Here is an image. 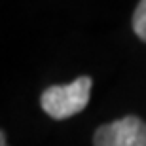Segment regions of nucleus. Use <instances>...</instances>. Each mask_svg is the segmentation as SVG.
Returning <instances> with one entry per match:
<instances>
[{"label": "nucleus", "instance_id": "2", "mask_svg": "<svg viewBox=\"0 0 146 146\" xmlns=\"http://www.w3.org/2000/svg\"><path fill=\"white\" fill-rule=\"evenodd\" d=\"M93 144L97 146H146V123L137 116H127L123 119L101 125Z\"/></svg>", "mask_w": 146, "mask_h": 146}, {"label": "nucleus", "instance_id": "1", "mask_svg": "<svg viewBox=\"0 0 146 146\" xmlns=\"http://www.w3.org/2000/svg\"><path fill=\"white\" fill-rule=\"evenodd\" d=\"M91 78L80 76L68 86H51L42 93V108L53 119H66L82 112L89 101Z\"/></svg>", "mask_w": 146, "mask_h": 146}, {"label": "nucleus", "instance_id": "3", "mask_svg": "<svg viewBox=\"0 0 146 146\" xmlns=\"http://www.w3.org/2000/svg\"><path fill=\"white\" fill-rule=\"evenodd\" d=\"M133 29H135L137 36L146 42V0H141L133 15Z\"/></svg>", "mask_w": 146, "mask_h": 146}]
</instances>
